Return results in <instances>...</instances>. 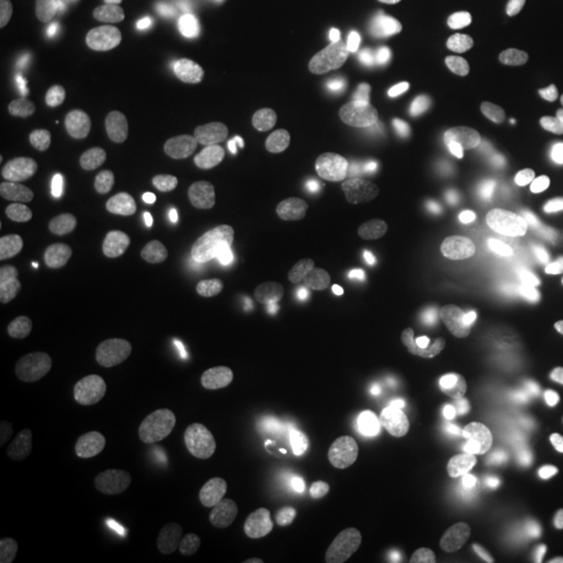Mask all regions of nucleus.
<instances>
[{
	"label": "nucleus",
	"instance_id": "obj_1",
	"mask_svg": "<svg viewBox=\"0 0 563 563\" xmlns=\"http://www.w3.org/2000/svg\"><path fill=\"white\" fill-rule=\"evenodd\" d=\"M467 470V457L455 449H443L411 463L388 484L383 497L384 518L397 526H411L430 516L434 518L444 499L462 495Z\"/></svg>",
	"mask_w": 563,
	"mask_h": 563
},
{
	"label": "nucleus",
	"instance_id": "obj_2",
	"mask_svg": "<svg viewBox=\"0 0 563 563\" xmlns=\"http://www.w3.org/2000/svg\"><path fill=\"white\" fill-rule=\"evenodd\" d=\"M242 80L241 60L222 51L184 57L172 74L174 90L192 102L222 101L241 88Z\"/></svg>",
	"mask_w": 563,
	"mask_h": 563
},
{
	"label": "nucleus",
	"instance_id": "obj_3",
	"mask_svg": "<svg viewBox=\"0 0 563 563\" xmlns=\"http://www.w3.org/2000/svg\"><path fill=\"white\" fill-rule=\"evenodd\" d=\"M76 341V328L63 316L41 313L15 323L2 342L9 360L46 363L57 360Z\"/></svg>",
	"mask_w": 563,
	"mask_h": 563
},
{
	"label": "nucleus",
	"instance_id": "obj_4",
	"mask_svg": "<svg viewBox=\"0 0 563 563\" xmlns=\"http://www.w3.org/2000/svg\"><path fill=\"white\" fill-rule=\"evenodd\" d=\"M376 393L386 413L418 420L430 411V376L420 363L399 362L384 367Z\"/></svg>",
	"mask_w": 563,
	"mask_h": 563
},
{
	"label": "nucleus",
	"instance_id": "obj_5",
	"mask_svg": "<svg viewBox=\"0 0 563 563\" xmlns=\"http://www.w3.org/2000/svg\"><path fill=\"white\" fill-rule=\"evenodd\" d=\"M395 280L378 269L346 274L328 290V301L344 318L362 320L380 313L395 295Z\"/></svg>",
	"mask_w": 563,
	"mask_h": 563
},
{
	"label": "nucleus",
	"instance_id": "obj_6",
	"mask_svg": "<svg viewBox=\"0 0 563 563\" xmlns=\"http://www.w3.org/2000/svg\"><path fill=\"white\" fill-rule=\"evenodd\" d=\"M457 269V260L451 249L443 244H422L409 251L395 253L388 262V274L397 286L418 292L437 288Z\"/></svg>",
	"mask_w": 563,
	"mask_h": 563
},
{
	"label": "nucleus",
	"instance_id": "obj_7",
	"mask_svg": "<svg viewBox=\"0 0 563 563\" xmlns=\"http://www.w3.org/2000/svg\"><path fill=\"white\" fill-rule=\"evenodd\" d=\"M130 251L132 260L144 276L167 278L180 265V234L174 225L163 220H146L134 228Z\"/></svg>",
	"mask_w": 563,
	"mask_h": 563
},
{
	"label": "nucleus",
	"instance_id": "obj_8",
	"mask_svg": "<svg viewBox=\"0 0 563 563\" xmlns=\"http://www.w3.org/2000/svg\"><path fill=\"white\" fill-rule=\"evenodd\" d=\"M262 488L260 474L242 462L218 463L205 486V504L216 516H236Z\"/></svg>",
	"mask_w": 563,
	"mask_h": 563
},
{
	"label": "nucleus",
	"instance_id": "obj_9",
	"mask_svg": "<svg viewBox=\"0 0 563 563\" xmlns=\"http://www.w3.org/2000/svg\"><path fill=\"white\" fill-rule=\"evenodd\" d=\"M211 257L218 276L225 284L244 286L253 280L257 269V246L253 234L236 222L216 228L211 236Z\"/></svg>",
	"mask_w": 563,
	"mask_h": 563
},
{
	"label": "nucleus",
	"instance_id": "obj_10",
	"mask_svg": "<svg viewBox=\"0 0 563 563\" xmlns=\"http://www.w3.org/2000/svg\"><path fill=\"white\" fill-rule=\"evenodd\" d=\"M346 141L357 159L376 167L401 165L409 148L407 139L395 125L376 118L353 121L346 130Z\"/></svg>",
	"mask_w": 563,
	"mask_h": 563
},
{
	"label": "nucleus",
	"instance_id": "obj_11",
	"mask_svg": "<svg viewBox=\"0 0 563 563\" xmlns=\"http://www.w3.org/2000/svg\"><path fill=\"white\" fill-rule=\"evenodd\" d=\"M144 511L141 493L130 486H109L99 490L88 505V522L99 537L128 534Z\"/></svg>",
	"mask_w": 563,
	"mask_h": 563
},
{
	"label": "nucleus",
	"instance_id": "obj_12",
	"mask_svg": "<svg viewBox=\"0 0 563 563\" xmlns=\"http://www.w3.org/2000/svg\"><path fill=\"white\" fill-rule=\"evenodd\" d=\"M213 420L232 430L262 432L272 426V402L257 386L241 384L213 402Z\"/></svg>",
	"mask_w": 563,
	"mask_h": 563
},
{
	"label": "nucleus",
	"instance_id": "obj_13",
	"mask_svg": "<svg viewBox=\"0 0 563 563\" xmlns=\"http://www.w3.org/2000/svg\"><path fill=\"white\" fill-rule=\"evenodd\" d=\"M0 388L13 401L59 405L67 397V384L34 363H7L0 369Z\"/></svg>",
	"mask_w": 563,
	"mask_h": 563
},
{
	"label": "nucleus",
	"instance_id": "obj_14",
	"mask_svg": "<svg viewBox=\"0 0 563 563\" xmlns=\"http://www.w3.org/2000/svg\"><path fill=\"white\" fill-rule=\"evenodd\" d=\"M449 299L443 292L430 288L411 292L405 301L388 316L390 330L402 339H422L443 325L449 318Z\"/></svg>",
	"mask_w": 563,
	"mask_h": 563
},
{
	"label": "nucleus",
	"instance_id": "obj_15",
	"mask_svg": "<svg viewBox=\"0 0 563 563\" xmlns=\"http://www.w3.org/2000/svg\"><path fill=\"white\" fill-rule=\"evenodd\" d=\"M46 497V481L38 470H13L0 476V520H13L36 509Z\"/></svg>",
	"mask_w": 563,
	"mask_h": 563
},
{
	"label": "nucleus",
	"instance_id": "obj_16",
	"mask_svg": "<svg viewBox=\"0 0 563 563\" xmlns=\"http://www.w3.org/2000/svg\"><path fill=\"white\" fill-rule=\"evenodd\" d=\"M192 41L213 46H236L249 38V21L236 9H207L192 15L186 25Z\"/></svg>",
	"mask_w": 563,
	"mask_h": 563
},
{
	"label": "nucleus",
	"instance_id": "obj_17",
	"mask_svg": "<svg viewBox=\"0 0 563 563\" xmlns=\"http://www.w3.org/2000/svg\"><path fill=\"white\" fill-rule=\"evenodd\" d=\"M282 514L302 528H316L330 522L336 514V504L330 490L316 481H305L295 486L282 501Z\"/></svg>",
	"mask_w": 563,
	"mask_h": 563
},
{
	"label": "nucleus",
	"instance_id": "obj_18",
	"mask_svg": "<svg viewBox=\"0 0 563 563\" xmlns=\"http://www.w3.org/2000/svg\"><path fill=\"white\" fill-rule=\"evenodd\" d=\"M153 446H155L153 437L144 428L132 426V428L115 430L113 434L102 439L97 455L104 467L125 472L146 462L153 455Z\"/></svg>",
	"mask_w": 563,
	"mask_h": 563
},
{
	"label": "nucleus",
	"instance_id": "obj_19",
	"mask_svg": "<svg viewBox=\"0 0 563 563\" xmlns=\"http://www.w3.org/2000/svg\"><path fill=\"white\" fill-rule=\"evenodd\" d=\"M213 320V307L201 295H186L163 309L159 328L169 341H188Z\"/></svg>",
	"mask_w": 563,
	"mask_h": 563
},
{
	"label": "nucleus",
	"instance_id": "obj_20",
	"mask_svg": "<svg viewBox=\"0 0 563 563\" xmlns=\"http://www.w3.org/2000/svg\"><path fill=\"white\" fill-rule=\"evenodd\" d=\"M553 246V228L543 218H522L505 232V251L511 260L534 263L543 260Z\"/></svg>",
	"mask_w": 563,
	"mask_h": 563
},
{
	"label": "nucleus",
	"instance_id": "obj_21",
	"mask_svg": "<svg viewBox=\"0 0 563 563\" xmlns=\"http://www.w3.org/2000/svg\"><path fill=\"white\" fill-rule=\"evenodd\" d=\"M115 21V0H71V30L81 44L104 41Z\"/></svg>",
	"mask_w": 563,
	"mask_h": 563
},
{
	"label": "nucleus",
	"instance_id": "obj_22",
	"mask_svg": "<svg viewBox=\"0 0 563 563\" xmlns=\"http://www.w3.org/2000/svg\"><path fill=\"white\" fill-rule=\"evenodd\" d=\"M357 57L363 69L376 78L393 76L399 69V46L395 36L380 25L365 30L357 41Z\"/></svg>",
	"mask_w": 563,
	"mask_h": 563
},
{
	"label": "nucleus",
	"instance_id": "obj_23",
	"mask_svg": "<svg viewBox=\"0 0 563 563\" xmlns=\"http://www.w3.org/2000/svg\"><path fill=\"white\" fill-rule=\"evenodd\" d=\"M71 222V213L65 202L42 195L23 202L18 209V223L21 230L34 234H57Z\"/></svg>",
	"mask_w": 563,
	"mask_h": 563
},
{
	"label": "nucleus",
	"instance_id": "obj_24",
	"mask_svg": "<svg viewBox=\"0 0 563 563\" xmlns=\"http://www.w3.org/2000/svg\"><path fill=\"white\" fill-rule=\"evenodd\" d=\"M11 426L21 441L30 444H55L65 437L63 420L51 409H44L42 405L20 409L13 416Z\"/></svg>",
	"mask_w": 563,
	"mask_h": 563
},
{
	"label": "nucleus",
	"instance_id": "obj_25",
	"mask_svg": "<svg viewBox=\"0 0 563 563\" xmlns=\"http://www.w3.org/2000/svg\"><path fill=\"white\" fill-rule=\"evenodd\" d=\"M60 288L76 301H95L101 292L102 267L95 260H69L59 269Z\"/></svg>",
	"mask_w": 563,
	"mask_h": 563
},
{
	"label": "nucleus",
	"instance_id": "obj_26",
	"mask_svg": "<svg viewBox=\"0 0 563 563\" xmlns=\"http://www.w3.org/2000/svg\"><path fill=\"white\" fill-rule=\"evenodd\" d=\"M228 346L220 341L201 342L190 355V378L199 388H213L228 372Z\"/></svg>",
	"mask_w": 563,
	"mask_h": 563
},
{
	"label": "nucleus",
	"instance_id": "obj_27",
	"mask_svg": "<svg viewBox=\"0 0 563 563\" xmlns=\"http://www.w3.org/2000/svg\"><path fill=\"white\" fill-rule=\"evenodd\" d=\"M305 367L318 383L339 384L353 376L357 362L341 349H316L305 357Z\"/></svg>",
	"mask_w": 563,
	"mask_h": 563
},
{
	"label": "nucleus",
	"instance_id": "obj_28",
	"mask_svg": "<svg viewBox=\"0 0 563 563\" xmlns=\"http://www.w3.org/2000/svg\"><path fill=\"white\" fill-rule=\"evenodd\" d=\"M130 192H132L130 178L123 172L111 169V172H104L99 176V180L95 181L90 192V205L102 216L118 213L130 201Z\"/></svg>",
	"mask_w": 563,
	"mask_h": 563
},
{
	"label": "nucleus",
	"instance_id": "obj_29",
	"mask_svg": "<svg viewBox=\"0 0 563 563\" xmlns=\"http://www.w3.org/2000/svg\"><path fill=\"white\" fill-rule=\"evenodd\" d=\"M532 299L544 307L563 305V257L547 263L530 284Z\"/></svg>",
	"mask_w": 563,
	"mask_h": 563
},
{
	"label": "nucleus",
	"instance_id": "obj_30",
	"mask_svg": "<svg viewBox=\"0 0 563 563\" xmlns=\"http://www.w3.org/2000/svg\"><path fill=\"white\" fill-rule=\"evenodd\" d=\"M25 30V13L20 0H0V55H9Z\"/></svg>",
	"mask_w": 563,
	"mask_h": 563
},
{
	"label": "nucleus",
	"instance_id": "obj_31",
	"mask_svg": "<svg viewBox=\"0 0 563 563\" xmlns=\"http://www.w3.org/2000/svg\"><path fill=\"white\" fill-rule=\"evenodd\" d=\"M38 543L32 534L15 530L0 537V563H41L36 560Z\"/></svg>",
	"mask_w": 563,
	"mask_h": 563
},
{
	"label": "nucleus",
	"instance_id": "obj_32",
	"mask_svg": "<svg viewBox=\"0 0 563 563\" xmlns=\"http://www.w3.org/2000/svg\"><path fill=\"white\" fill-rule=\"evenodd\" d=\"M125 376H128V355L121 346H113L102 365V386L111 397H120L125 388Z\"/></svg>",
	"mask_w": 563,
	"mask_h": 563
},
{
	"label": "nucleus",
	"instance_id": "obj_33",
	"mask_svg": "<svg viewBox=\"0 0 563 563\" xmlns=\"http://www.w3.org/2000/svg\"><path fill=\"white\" fill-rule=\"evenodd\" d=\"M311 18H313V23L325 34L339 36V34H344V32L351 30L349 15L341 9H334V7H318V9H313Z\"/></svg>",
	"mask_w": 563,
	"mask_h": 563
},
{
	"label": "nucleus",
	"instance_id": "obj_34",
	"mask_svg": "<svg viewBox=\"0 0 563 563\" xmlns=\"http://www.w3.org/2000/svg\"><path fill=\"white\" fill-rule=\"evenodd\" d=\"M434 518L443 526L444 530H457L462 528L467 511L463 505L462 495H451L449 499H444L443 505L437 509Z\"/></svg>",
	"mask_w": 563,
	"mask_h": 563
},
{
	"label": "nucleus",
	"instance_id": "obj_35",
	"mask_svg": "<svg viewBox=\"0 0 563 563\" xmlns=\"http://www.w3.org/2000/svg\"><path fill=\"white\" fill-rule=\"evenodd\" d=\"M455 292H457V299H460L463 307H465V309H472V307H474V295H476V292H481L483 297L488 295V284H486V278H484L483 274L472 272L467 278L457 282Z\"/></svg>",
	"mask_w": 563,
	"mask_h": 563
},
{
	"label": "nucleus",
	"instance_id": "obj_36",
	"mask_svg": "<svg viewBox=\"0 0 563 563\" xmlns=\"http://www.w3.org/2000/svg\"><path fill=\"white\" fill-rule=\"evenodd\" d=\"M32 165H34V172L41 180L44 192H53L59 186V180L55 176V162L42 148H34L32 151Z\"/></svg>",
	"mask_w": 563,
	"mask_h": 563
},
{
	"label": "nucleus",
	"instance_id": "obj_37",
	"mask_svg": "<svg viewBox=\"0 0 563 563\" xmlns=\"http://www.w3.org/2000/svg\"><path fill=\"white\" fill-rule=\"evenodd\" d=\"M302 48H305L302 36H299V34H288V36H284V38L276 42L274 55H276V59L280 60L295 59V57L301 55Z\"/></svg>",
	"mask_w": 563,
	"mask_h": 563
},
{
	"label": "nucleus",
	"instance_id": "obj_38",
	"mask_svg": "<svg viewBox=\"0 0 563 563\" xmlns=\"http://www.w3.org/2000/svg\"><path fill=\"white\" fill-rule=\"evenodd\" d=\"M118 57H120L118 46L115 44H104L101 51L95 55V60H92V67H95L97 76H107L115 67Z\"/></svg>",
	"mask_w": 563,
	"mask_h": 563
},
{
	"label": "nucleus",
	"instance_id": "obj_39",
	"mask_svg": "<svg viewBox=\"0 0 563 563\" xmlns=\"http://www.w3.org/2000/svg\"><path fill=\"white\" fill-rule=\"evenodd\" d=\"M59 121L60 111L57 109V107H51V109L42 111L41 118L36 120V125H34V132H36V136H42V139L51 136V134L57 130Z\"/></svg>",
	"mask_w": 563,
	"mask_h": 563
},
{
	"label": "nucleus",
	"instance_id": "obj_40",
	"mask_svg": "<svg viewBox=\"0 0 563 563\" xmlns=\"http://www.w3.org/2000/svg\"><path fill=\"white\" fill-rule=\"evenodd\" d=\"M286 401L290 402L292 407H309L311 401H313V393L307 388V386H302V384H292V386H288L286 388Z\"/></svg>",
	"mask_w": 563,
	"mask_h": 563
},
{
	"label": "nucleus",
	"instance_id": "obj_41",
	"mask_svg": "<svg viewBox=\"0 0 563 563\" xmlns=\"http://www.w3.org/2000/svg\"><path fill=\"white\" fill-rule=\"evenodd\" d=\"M339 437H341L342 444H346V446L357 443V428H355L353 418H349V416L342 418L339 423Z\"/></svg>",
	"mask_w": 563,
	"mask_h": 563
},
{
	"label": "nucleus",
	"instance_id": "obj_42",
	"mask_svg": "<svg viewBox=\"0 0 563 563\" xmlns=\"http://www.w3.org/2000/svg\"><path fill=\"white\" fill-rule=\"evenodd\" d=\"M288 439H290V446H292V451H295L297 455H301L302 451H305L307 439H305V434H302L301 426H299V423H290V426H288Z\"/></svg>",
	"mask_w": 563,
	"mask_h": 563
},
{
	"label": "nucleus",
	"instance_id": "obj_43",
	"mask_svg": "<svg viewBox=\"0 0 563 563\" xmlns=\"http://www.w3.org/2000/svg\"><path fill=\"white\" fill-rule=\"evenodd\" d=\"M360 13H362L363 20L367 21V23H374L372 27H376L380 20H383V15H380V9H378V4H374V2H362L360 4Z\"/></svg>",
	"mask_w": 563,
	"mask_h": 563
},
{
	"label": "nucleus",
	"instance_id": "obj_44",
	"mask_svg": "<svg viewBox=\"0 0 563 563\" xmlns=\"http://www.w3.org/2000/svg\"><path fill=\"white\" fill-rule=\"evenodd\" d=\"M115 15H118V21H120V23H128V21H130V15H132L130 4H125L123 0H115Z\"/></svg>",
	"mask_w": 563,
	"mask_h": 563
},
{
	"label": "nucleus",
	"instance_id": "obj_45",
	"mask_svg": "<svg viewBox=\"0 0 563 563\" xmlns=\"http://www.w3.org/2000/svg\"><path fill=\"white\" fill-rule=\"evenodd\" d=\"M211 7H220V9H239L244 4V0H209Z\"/></svg>",
	"mask_w": 563,
	"mask_h": 563
},
{
	"label": "nucleus",
	"instance_id": "obj_46",
	"mask_svg": "<svg viewBox=\"0 0 563 563\" xmlns=\"http://www.w3.org/2000/svg\"><path fill=\"white\" fill-rule=\"evenodd\" d=\"M553 428H555V432L563 439V402L555 409V413H553Z\"/></svg>",
	"mask_w": 563,
	"mask_h": 563
},
{
	"label": "nucleus",
	"instance_id": "obj_47",
	"mask_svg": "<svg viewBox=\"0 0 563 563\" xmlns=\"http://www.w3.org/2000/svg\"><path fill=\"white\" fill-rule=\"evenodd\" d=\"M401 563H444L443 560H439V558H423V560H405Z\"/></svg>",
	"mask_w": 563,
	"mask_h": 563
},
{
	"label": "nucleus",
	"instance_id": "obj_48",
	"mask_svg": "<svg viewBox=\"0 0 563 563\" xmlns=\"http://www.w3.org/2000/svg\"><path fill=\"white\" fill-rule=\"evenodd\" d=\"M65 532H67L69 537H76V534H78V528L71 526V523H65Z\"/></svg>",
	"mask_w": 563,
	"mask_h": 563
},
{
	"label": "nucleus",
	"instance_id": "obj_49",
	"mask_svg": "<svg viewBox=\"0 0 563 563\" xmlns=\"http://www.w3.org/2000/svg\"><path fill=\"white\" fill-rule=\"evenodd\" d=\"M428 2H432V4H437V7H441V4H444L446 0H428Z\"/></svg>",
	"mask_w": 563,
	"mask_h": 563
}]
</instances>
